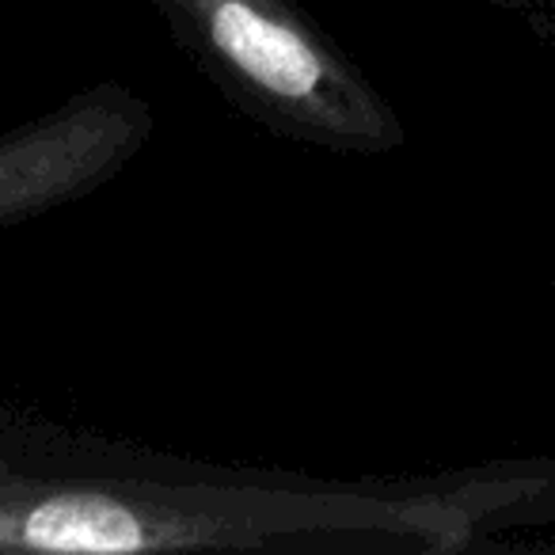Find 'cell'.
I'll use <instances>...</instances> for the list:
<instances>
[{
  "instance_id": "6da1fadb",
  "label": "cell",
  "mask_w": 555,
  "mask_h": 555,
  "mask_svg": "<svg viewBox=\"0 0 555 555\" xmlns=\"http://www.w3.org/2000/svg\"><path fill=\"white\" fill-rule=\"evenodd\" d=\"M438 525L396 491L0 426V552H354Z\"/></svg>"
},
{
  "instance_id": "3957f363",
  "label": "cell",
  "mask_w": 555,
  "mask_h": 555,
  "mask_svg": "<svg viewBox=\"0 0 555 555\" xmlns=\"http://www.w3.org/2000/svg\"><path fill=\"white\" fill-rule=\"evenodd\" d=\"M153 103L103 80L0 133V232L65 209L122 176L153 141Z\"/></svg>"
},
{
  "instance_id": "7a4b0ae2",
  "label": "cell",
  "mask_w": 555,
  "mask_h": 555,
  "mask_svg": "<svg viewBox=\"0 0 555 555\" xmlns=\"http://www.w3.org/2000/svg\"><path fill=\"white\" fill-rule=\"evenodd\" d=\"M194 69L259 130L324 153L403 141L392 103L297 0H153Z\"/></svg>"
}]
</instances>
